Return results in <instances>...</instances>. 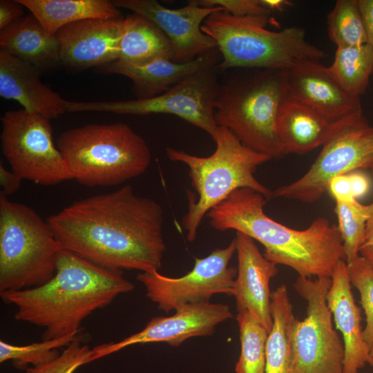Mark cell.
<instances>
[{"instance_id": "obj_1", "label": "cell", "mask_w": 373, "mask_h": 373, "mask_svg": "<svg viewBox=\"0 0 373 373\" xmlns=\"http://www.w3.org/2000/svg\"><path fill=\"white\" fill-rule=\"evenodd\" d=\"M47 221L64 249L100 267L149 272L162 266L163 209L129 184L76 201Z\"/></svg>"}, {"instance_id": "obj_2", "label": "cell", "mask_w": 373, "mask_h": 373, "mask_svg": "<svg viewBox=\"0 0 373 373\" xmlns=\"http://www.w3.org/2000/svg\"><path fill=\"white\" fill-rule=\"evenodd\" d=\"M133 288L122 270L100 267L63 249L48 282L0 296L17 308L15 320L44 328L42 340H50L78 334L87 316Z\"/></svg>"}, {"instance_id": "obj_3", "label": "cell", "mask_w": 373, "mask_h": 373, "mask_svg": "<svg viewBox=\"0 0 373 373\" xmlns=\"http://www.w3.org/2000/svg\"><path fill=\"white\" fill-rule=\"evenodd\" d=\"M265 198L254 189H238L206 216L218 231L235 230L258 241L268 260L291 268L299 276L331 277L337 263L345 260L338 227L318 218L305 229L289 228L265 213Z\"/></svg>"}, {"instance_id": "obj_4", "label": "cell", "mask_w": 373, "mask_h": 373, "mask_svg": "<svg viewBox=\"0 0 373 373\" xmlns=\"http://www.w3.org/2000/svg\"><path fill=\"white\" fill-rule=\"evenodd\" d=\"M223 73L214 102L217 124L270 159L282 156L276 120L287 97L285 70L233 68Z\"/></svg>"}, {"instance_id": "obj_5", "label": "cell", "mask_w": 373, "mask_h": 373, "mask_svg": "<svg viewBox=\"0 0 373 373\" xmlns=\"http://www.w3.org/2000/svg\"><path fill=\"white\" fill-rule=\"evenodd\" d=\"M214 142L216 150L207 157L166 148L170 160L188 166L191 185L198 194L197 198L192 193L189 194L188 211L182 220L189 242L195 240L201 222L208 212L236 190L249 188L265 198L272 197V191L254 175L258 166L270 157L245 146L225 127L219 126Z\"/></svg>"}, {"instance_id": "obj_6", "label": "cell", "mask_w": 373, "mask_h": 373, "mask_svg": "<svg viewBox=\"0 0 373 373\" xmlns=\"http://www.w3.org/2000/svg\"><path fill=\"white\" fill-rule=\"evenodd\" d=\"M73 176L86 186H111L143 174L151 161L145 140L126 123L89 124L57 140Z\"/></svg>"}, {"instance_id": "obj_7", "label": "cell", "mask_w": 373, "mask_h": 373, "mask_svg": "<svg viewBox=\"0 0 373 373\" xmlns=\"http://www.w3.org/2000/svg\"><path fill=\"white\" fill-rule=\"evenodd\" d=\"M267 22L237 17L224 9L209 15L201 30L217 44L221 55L218 70H285L301 61H320L325 57V51L307 41L303 28L271 31L265 28Z\"/></svg>"}, {"instance_id": "obj_8", "label": "cell", "mask_w": 373, "mask_h": 373, "mask_svg": "<svg viewBox=\"0 0 373 373\" xmlns=\"http://www.w3.org/2000/svg\"><path fill=\"white\" fill-rule=\"evenodd\" d=\"M63 249L47 220L0 195V292L48 282Z\"/></svg>"}, {"instance_id": "obj_9", "label": "cell", "mask_w": 373, "mask_h": 373, "mask_svg": "<svg viewBox=\"0 0 373 373\" xmlns=\"http://www.w3.org/2000/svg\"><path fill=\"white\" fill-rule=\"evenodd\" d=\"M217 65L189 76L153 97L124 101H67V112L171 114L203 130L214 141L219 130L214 117V102L220 82Z\"/></svg>"}, {"instance_id": "obj_10", "label": "cell", "mask_w": 373, "mask_h": 373, "mask_svg": "<svg viewBox=\"0 0 373 373\" xmlns=\"http://www.w3.org/2000/svg\"><path fill=\"white\" fill-rule=\"evenodd\" d=\"M50 120L23 108L6 111L1 117V151L12 170L43 186L73 179L54 144Z\"/></svg>"}, {"instance_id": "obj_11", "label": "cell", "mask_w": 373, "mask_h": 373, "mask_svg": "<svg viewBox=\"0 0 373 373\" xmlns=\"http://www.w3.org/2000/svg\"><path fill=\"white\" fill-rule=\"evenodd\" d=\"M360 169L373 171V126L363 115L344 124L322 146L308 171L272 191V197L312 203L327 191L333 178Z\"/></svg>"}, {"instance_id": "obj_12", "label": "cell", "mask_w": 373, "mask_h": 373, "mask_svg": "<svg viewBox=\"0 0 373 373\" xmlns=\"http://www.w3.org/2000/svg\"><path fill=\"white\" fill-rule=\"evenodd\" d=\"M331 277L299 276L294 287L307 301L306 316L296 321L294 347L300 373H343L345 348L327 302Z\"/></svg>"}, {"instance_id": "obj_13", "label": "cell", "mask_w": 373, "mask_h": 373, "mask_svg": "<svg viewBox=\"0 0 373 373\" xmlns=\"http://www.w3.org/2000/svg\"><path fill=\"white\" fill-rule=\"evenodd\" d=\"M235 252L233 239L225 248L216 249L204 258H195L193 268L179 278L152 271L138 274L137 279L144 285L146 296L165 312L189 303L209 302L216 294L231 295L237 269L229 264Z\"/></svg>"}, {"instance_id": "obj_14", "label": "cell", "mask_w": 373, "mask_h": 373, "mask_svg": "<svg viewBox=\"0 0 373 373\" xmlns=\"http://www.w3.org/2000/svg\"><path fill=\"white\" fill-rule=\"evenodd\" d=\"M233 318L228 305L209 302L189 303L170 316L151 319L140 332L119 341L100 344L90 349L88 363L136 344L164 342L179 346L188 338L210 336L217 325Z\"/></svg>"}, {"instance_id": "obj_15", "label": "cell", "mask_w": 373, "mask_h": 373, "mask_svg": "<svg viewBox=\"0 0 373 373\" xmlns=\"http://www.w3.org/2000/svg\"><path fill=\"white\" fill-rule=\"evenodd\" d=\"M118 8L141 15L155 23L168 37L173 52V61H190L217 48L216 42L201 30L204 19L220 7L187 6L171 9L155 0H113Z\"/></svg>"}, {"instance_id": "obj_16", "label": "cell", "mask_w": 373, "mask_h": 373, "mask_svg": "<svg viewBox=\"0 0 373 373\" xmlns=\"http://www.w3.org/2000/svg\"><path fill=\"white\" fill-rule=\"evenodd\" d=\"M287 95L333 122L363 115L361 97L347 93L320 61L304 60L285 70Z\"/></svg>"}, {"instance_id": "obj_17", "label": "cell", "mask_w": 373, "mask_h": 373, "mask_svg": "<svg viewBox=\"0 0 373 373\" xmlns=\"http://www.w3.org/2000/svg\"><path fill=\"white\" fill-rule=\"evenodd\" d=\"M123 20L122 17L88 19L59 29L55 36L61 64L82 70L117 60Z\"/></svg>"}, {"instance_id": "obj_18", "label": "cell", "mask_w": 373, "mask_h": 373, "mask_svg": "<svg viewBox=\"0 0 373 373\" xmlns=\"http://www.w3.org/2000/svg\"><path fill=\"white\" fill-rule=\"evenodd\" d=\"M234 240L238 269L231 295L237 311L247 312L269 333L273 325L269 283L278 273L276 265L264 256L248 236L236 232Z\"/></svg>"}, {"instance_id": "obj_19", "label": "cell", "mask_w": 373, "mask_h": 373, "mask_svg": "<svg viewBox=\"0 0 373 373\" xmlns=\"http://www.w3.org/2000/svg\"><path fill=\"white\" fill-rule=\"evenodd\" d=\"M331 280L327 302L336 328L343 336L345 348L343 373H358L366 364L373 366V358L363 338L361 310L352 294L345 260L337 263Z\"/></svg>"}, {"instance_id": "obj_20", "label": "cell", "mask_w": 373, "mask_h": 373, "mask_svg": "<svg viewBox=\"0 0 373 373\" xmlns=\"http://www.w3.org/2000/svg\"><path fill=\"white\" fill-rule=\"evenodd\" d=\"M32 66L0 50V96L23 109L55 119L67 112V100L44 84Z\"/></svg>"}, {"instance_id": "obj_21", "label": "cell", "mask_w": 373, "mask_h": 373, "mask_svg": "<svg viewBox=\"0 0 373 373\" xmlns=\"http://www.w3.org/2000/svg\"><path fill=\"white\" fill-rule=\"evenodd\" d=\"M218 48L185 63L158 58L142 64H128L114 61L99 67L106 73L126 76L133 82V90L137 99H146L159 95L172 86L206 68L220 61Z\"/></svg>"}, {"instance_id": "obj_22", "label": "cell", "mask_w": 373, "mask_h": 373, "mask_svg": "<svg viewBox=\"0 0 373 373\" xmlns=\"http://www.w3.org/2000/svg\"><path fill=\"white\" fill-rule=\"evenodd\" d=\"M356 117L333 122L287 95L280 106L276 120L281 152L283 155L304 154L322 146L344 124Z\"/></svg>"}, {"instance_id": "obj_23", "label": "cell", "mask_w": 373, "mask_h": 373, "mask_svg": "<svg viewBox=\"0 0 373 373\" xmlns=\"http://www.w3.org/2000/svg\"><path fill=\"white\" fill-rule=\"evenodd\" d=\"M0 50L32 66L41 73L61 64L55 35L48 32L32 14L23 15L0 30Z\"/></svg>"}, {"instance_id": "obj_24", "label": "cell", "mask_w": 373, "mask_h": 373, "mask_svg": "<svg viewBox=\"0 0 373 373\" xmlns=\"http://www.w3.org/2000/svg\"><path fill=\"white\" fill-rule=\"evenodd\" d=\"M271 308L273 325L266 343L265 373H300L294 347L297 319L286 285L271 292Z\"/></svg>"}, {"instance_id": "obj_25", "label": "cell", "mask_w": 373, "mask_h": 373, "mask_svg": "<svg viewBox=\"0 0 373 373\" xmlns=\"http://www.w3.org/2000/svg\"><path fill=\"white\" fill-rule=\"evenodd\" d=\"M52 35L64 26L88 19L121 17V12L108 0H18Z\"/></svg>"}, {"instance_id": "obj_26", "label": "cell", "mask_w": 373, "mask_h": 373, "mask_svg": "<svg viewBox=\"0 0 373 373\" xmlns=\"http://www.w3.org/2000/svg\"><path fill=\"white\" fill-rule=\"evenodd\" d=\"M158 58H173L171 43L162 30L137 13L124 18L117 60L137 64Z\"/></svg>"}, {"instance_id": "obj_27", "label": "cell", "mask_w": 373, "mask_h": 373, "mask_svg": "<svg viewBox=\"0 0 373 373\" xmlns=\"http://www.w3.org/2000/svg\"><path fill=\"white\" fill-rule=\"evenodd\" d=\"M327 70L347 93L361 97L365 93L373 73V49L367 44L337 47Z\"/></svg>"}, {"instance_id": "obj_28", "label": "cell", "mask_w": 373, "mask_h": 373, "mask_svg": "<svg viewBox=\"0 0 373 373\" xmlns=\"http://www.w3.org/2000/svg\"><path fill=\"white\" fill-rule=\"evenodd\" d=\"M239 327L240 354L235 365L236 373H265L268 332L247 312L236 316Z\"/></svg>"}, {"instance_id": "obj_29", "label": "cell", "mask_w": 373, "mask_h": 373, "mask_svg": "<svg viewBox=\"0 0 373 373\" xmlns=\"http://www.w3.org/2000/svg\"><path fill=\"white\" fill-rule=\"evenodd\" d=\"M329 39L336 47L367 44V35L358 0H338L327 15Z\"/></svg>"}, {"instance_id": "obj_30", "label": "cell", "mask_w": 373, "mask_h": 373, "mask_svg": "<svg viewBox=\"0 0 373 373\" xmlns=\"http://www.w3.org/2000/svg\"><path fill=\"white\" fill-rule=\"evenodd\" d=\"M335 212L345 254L346 262L359 256L363 245L366 224L370 213V204L364 205L358 200L336 202Z\"/></svg>"}, {"instance_id": "obj_31", "label": "cell", "mask_w": 373, "mask_h": 373, "mask_svg": "<svg viewBox=\"0 0 373 373\" xmlns=\"http://www.w3.org/2000/svg\"><path fill=\"white\" fill-rule=\"evenodd\" d=\"M78 337L71 334L59 338L42 340L25 345H16L0 341V362L11 361L13 366L19 370H26L48 363L59 356L57 350L66 347Z\"/></svg>"}, {"instance_id": "obj_32", "label": "cell", "mask_w": 373, "mask_h": 373, "mask_svg": "<svg viewBox=\"0 0 373 373\" xmlns=\"http://www.w3.org/2000/svg\"><path fill=\"white\" fill-rule=\"evenodd\" d=\"M347 267L350 283L360 294L366 322L363 338L373 358V269L360 255L347 263Z\"/></svg>"}, {"instance_id": "obj_33", "label": "cell", "mask_w": 373, "mask_h": 373, "mask_svg": "<svg viewBox=\"0 0 373 373\" xmlns=\"http://www.w3.org/2000/svg\"><path fill=\"white\" fill-rule=\"evenodd\" d=\"M90 351L89 346L82 344L78 336L56 358L37 367H29L26 372L73 373L80 366L88 363Z\"/></svg>"}, {"instance_id": "obj_34", "label": "cell", "mask_w": 373, "mask_h": 373, "mask_svg": "<svg viewBox=\"0 0 373 373\" xmlns=\"http://www.w3.org/2000/svg\"><path fill=\"white\" fill-rule=\"evenodd\" d=\"M193 4L202 7H220L233 16L265 21L271 11L262 6L260 0H192Z\"/></svg>"}, {"instance_id": "obj_35", "label": "cell", "mask_w": 373, "mask_h": 373, "mask_svg": "<svg viewBox=\"0 0 373 373\" xmlns=\"http://www.w3.org/2000/svg\"><path fill=\"white\" fill-rule=\"evenodd\" d=\"M327 191L336 202H347L356 200L352 195L351 181L348 173L333 178L328 184Z\"/></svg>"}, {"instance_id": "obj_36", "label": "cell", "mask_w": 373, "mask_h": 373, "mask_svg": "<svg viewBox=\"0 0 373 373\" xmlns=\"http://www.w3.org/2000/svg\"><path fill=\"white\" fill-rule=\"evenodd\" d=\"M25 7L18 0L0 1V30L24 15Z\"/></svg>"}, {"instance_id": "obj_37", "label": "cell", "mask_w": 373, "mask_h": 373, "mask_svg": "<svg viewBox=\"0 0 373 373\" xmlns=\"http://www.w3.org/2000/svg\"><path fill=\"white\" fill-rule=\"evenodd\" d=\"M23 179L17 173L8 170L3 164L2 162H0V184L2 188L0 195L8 196L15 192H16L20 187L21 183Z\"/></svg>"}, {"instance_id": "obj_38", "label": "cell", "mask_w": 373, "mask_h": 373, "mask_svg": "<svg viewBox=\"0 0 373 373\" xmlns=\"http://www.w3.org/2000/svg\"><path fill=\"white\" fill-rule=\"evenodd\" d=\"M367 35V44L373 49V0H358Z\"/></svg>"}, {"instance_id": "obj_39", "label": "cell", "mask_w": 373, "mask_h": 373, "mask_svg": "<svg viewBox=\"0 0 373 373\" xmlns=\"http://www.w3.org/2000/svg\"><path fill=\"white\" fill-rule=\"evenodd\" d=\"M352 184V195L354 199L365 195L370 190V181L368 177L359 171L348 173Z\"/></svg>"}, {"instance_id": "obj_40", "label": "cell", "mask_w": 373, "mask_h": 373, "mask_svg": "<svg viewBox=\"0 0 373 373\" xmlns=\"http://www.w3.org/2000/svg\"><path fill=\"white\" fill-rule=\"evenodd\" d=\"M366 247H373V202L370 204V213L367 221L364 241L361 248Z\"/></svg>"}, {"instance_id": "obj_41", "label": "cell", "mask_w": 373, "mask_h": 373, "mask_svg": "<svg viewBox=\"0 0 373 373\" xmlns=\"http://www.w3.org/2000/svg\"><path fill=\"white\" fill-rule=\"evenodd\" d=\"M261 3L264 7L270 10H282L287 5L290 4L289 2L284 0H260Z\"/></svg>"}, {"instance_id": "obj_42", "label": "cell", "mask_w": 373, "mask_h": 373, "mask_svg": "<svg viewBox=\"0 0 373 373\" xmlns=\"http://www.w3.org/2000/svg\"><path fill=\"white\" fill-rule=\"evenodd\" d=\"M359 255L363 257L373 269V247H366L361 248Z\"/></svg>"}]
</instances>
